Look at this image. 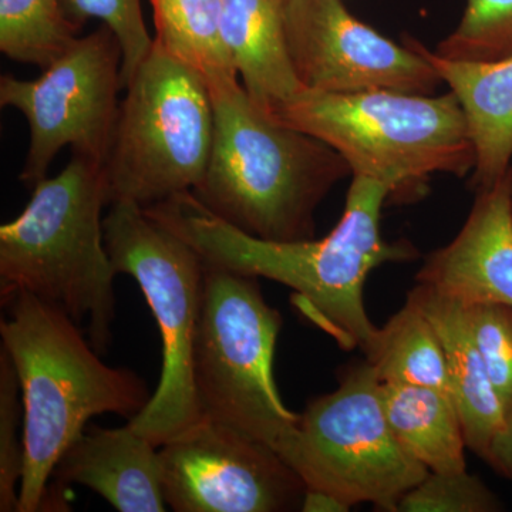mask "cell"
<instances>
[{
  "mask_svg": "<svg viewBox=\"0 0 512 512\" xmlns=\"http://www.w3.org/2000/svg\"><path fill=\"white\" fill-rule=\"evenodd\" d=\"M390 195L386 184L353 175L342 220L328 237L295 242L251 237L211 214L192 192L144 211L191 245L205 265L293 289L309 319L343 348L365 353L379 332L365 308L367 276L377 266L417 255L410 242H389L380 234V215Z\"/></svg>",
  "mask_w": 512,
  "mask_h": 512,
  "instance_id": "obj_1",
  "label": "cell"
},
{
  "mask_svg": "<svg viewBox=\"0 0 512 512\" xmlns=\"http://www.w3.org/2000/svg\"><path fill=\"white\" fill-rule=\"evenodd\" d=\"M6 305L0 336L16 367L25 410L19 512L43 511L57 461L87 421L107 413L131 420L153 394L133 370L106 365L83 329L56 306L28 292L16 293Z\"/></svg>",
  "mask_w": 512,
  "mask_h": 512,
  "instance_id": "obj_2",
  "label": "cell"
},
{
  "mask_svg": "<svg viewBox=\"0 0 512 512\" xmlns=\"http://www.w3.org/2000/svg\"><path fill=\"white\" fill-rule=\"evenodd\" d=\"M210 90L214 143L192 194L215 217L275 242L315 237V212L352 174L335 148L259 109L239 80Z\"/></svg>",
  "mask_w": 512,
  "mask_h": 512,
  "instance_id": "obj_3",
  "label": "cell"
},
{
  "mask_svg": "<svg viewBox=\"0 0 512 512\" xmlns=\"http://www.w3.org/2000/svg\"><path fill=\"white\" fill-rule=\"evenodd\" d=\"M110 204L103 165L73 156L43 178L15 220L0 227V295L28 292L70 316L103 355L113 340L114 276L101 211Z\"/></svg>",
  "mask_w": 512,
  "mask_h": 512,
  "instance_id": "obj_4",
  "label": "cell"
},
{
  "mask_svg": "<svg viewBox=\"0 0 512 512\" xmlns=\"http://www.w3.org/2000/svg\"><path fill=\"white\" fill-rule=\"evenodd\" d=\"M268 116L335 148L352 175L380 181L392 195L419 190L433 174L463 177L476 165L466 114L453 92L303 89Z\"/></svg>",
  "mask_w": 512,
  "mask_h": 512,
  "instance_id": "obj_5",
  "label": "cell"
},
{
  "mask_svg": "<svg viewBox=\"0 0 512 512\" xmlns=\"http://www.w3.org/2000/svg\"><path fill=\"white\" fill-rule=\"evenodd\" d=\"M281 328V313L266 303L256 278L205 265L194 345L201 417L268 444L282 458L299 414L288 410L275 383Z\"/></svg>",
  "mask_w": 512,
  "mask_h": 512,
  "instance_id": "obj_6",
  "label": "cell"
},
{
  "mask_svg": "<svg viewBox=\"0 0 512 512\" xmlns=\"http://www.w3.org/2000/svg\"><path fill=\"white\" fill-rule=\"evenodd\" d=\"M124 89L103 165L110 204L147 208L197 190L214 143V106L204 79L154 40Z\"/></svg>",
  "mask_w": 512,
  "mask_h": 512,
  "instance_id": "obj_7",
  "label": "cell"
},
{
  "mask_svg": "<svg viewBox=\"0 0 512 512\" xmlns=\"http://www.w3.org/2000/svg\"><path fill=\"white\" fill-rule=\"evenodd\" d=\"M103 228L114 269L136 279L163 340L160 383L143 412L128 421L160 448L201 417L194 386V345L205 265L191 245L136 202H111Z\"/></svg>",
  "mask_w": 512,
  "mask_h": 512,
  "instance_id": "obj_8",
  "label": "cell"
},
{
  "mask_svg": "<svg viewBox=\"0 0 512 512\" xmlns=\"http://www.w3.org/2000/svg\"><path fill=\"white\" fill-rule=\"evenodd\" d=\"M282 458L306 488L336 495L350 507L370 503L384 512H397L404 495L429 474L390 429L382 380L367 362L299 414Z\"/></svg>",
  "mask_w": 512,
  "mask_h": 512,
  "instance_id": "obj_9",
  "label": "cell"
},
{
  "mask_svg": "<svg viewBox=\"0 0 512 512\" xmlns=\"http://www.w3.org/2000/svg\"><path fill=\"white\" fill-rule=\"evenodd\" d=\"M123 53L116 35L101 26L74 39L35 80L0 77V106L29 124L30 144L20 180L35 187L63 147L104 165L119 119Z\"/></svg>",
  "mask_w": 512,
  "mask_h": 512,
  "instance_id": "obj_10",
  "label": "cell"
},
{
  "mask_svg": "<svg viewBox=\"0 0 512 512\" xmlns=\"http://www.w3.org/2000/svg\"><path fill=\"white\" fill-rule=\"evenodd\" d=\"M165 503L177 512L301 510L306 485L262 441L200 417L158 450Z\"/></svg>",
  "mask_w": 512,
  "mask_h": 512,
  "instance_id": "obj_11",
  "label": "cell"
},
{
  "mask_svg": "<svg viewBox=\"0 0 512 512\" xmlns=\"http://www.w3.org/2000/svg\"><path fill=\"white\" fill-rule=\"evenodd\" d=\"M286 50L305 90L433 94L439 73L406 42L399 46L356 19L342 0H284Z\"/></svg>",
  "mask_w": 512,
  "mask_h": 512,
  "instance_id": "obj_12",
  "label": "cell"
},
{
  "mask_svg": "<svg viewBox=\"0 0 512 512\" xmlns=\"http://www.w3.org/2000/svg\"><path fill=\"white\" fill-rule=\"evenodd\" d=\"M512 168L493 187L477 191L456 238L427 256L417 284L463 305L512 306Z\"/></svg>",
  "mask_w": 512,
  "mask_h": 512,
  "instance_id": "obj_13",
  "label": "cell"
},
{
  "mask_svg": "<svg viewBox=\"0 0 512 512\" xmlns=\"http://www.w3.org/2000/svg\"><path fill=\"white\" fill-rule=\"evenodd\" d=\"M156 444L130 424L119 429L90 427L67 447L53 470V484H79L120 512L167 510Z\"/></svg>",
  "mask_w": 512,
  "mask_h": 512,
  "instance_id": "obj_14",
  "label": "cell"
},
{
  "mask_svg": "<svg viewBox=\"0 0 512 512\" xmlns=\"http://www.w3.org/2000/svg\"><path fill=\"white\" fill-rule=\"evenodd\" d=\"M436 329L446 356L451 397L463 424L467 447L487 461L503 430L505 410L471 333L461 302L431 286L417 284L409 293Z\"/></svg>",
  "mask_w": 512,
  "mask_h": 512,
  "instance_id": "obj_15",
  "label": "cell"
},
{
  "mask_svg": "<svg viewBox=\"0 0 512 512\" xmlns=\"http://www.w3.org/2000/svg\"><path fill=\"white\" fill-rule=\"evenodd\" d=\"M406 42L433 64L463 107L476 150L474 188L493 187L512 168V56L461 62L437 56L416 39Z\"/></svg>",
  "mask_w": 512,
  "mask_h": 512,
  "instance_id": "obj_16",
  "label": "cell"
},
{
  "mask_svg": "<svg viewBox=\"0 0 512 512\" xmlns=\"http://www.w3.org/2000/svg\"><path fill=\"white\" fill-rule=\"evenodd\" d=\"M222 36L242 86L266 114L303 87L284 33V0H221Z\"/></svg>",
  "mask_w": 512,
  "mask_h": 512,
  "instance_id": "obj_17",
  "label": "cell"
},
{
  "mask_svg": "<svg viewBox=\"0 0 512 512\" xmlns=\"http://www.w3.org/2000/svg\"><path fill=\"white\" fill-rule=\"evenodd\" d=\"M382 403L396 439L427 470H467L466 437L450 396L431 387L382 382Z\"/></svg>",
  "mask_w": 512,
  "mask_h": 512,
  "instance_id": "obj_18",
  "label": "cell"
},
{
  "mask_svg": "<svg viewBox=\"0 0 512 512\" xmlns=\"http://www.w3.org/2000/svg\"><path fill=\"white\" fill-rule=\"evenodd\" d=\"M156 43L212 87L239 80L221 26V0H150Z\"/></svg>",
  "mask_w": 512,
  "mask_h": 512,
  "instance_id": "obj_19",
  "label": "cell"
},
{
  "mask_svg": "<svg viewBox=\"0 0 512 512\" xmlns=\"http://www.w3.org/2000/svg\"><path fill=\"white\" fill-rule=\"evenodd\" d=\"M365 355L383 383L431 387L451 397L439 335L410 295L406 305L379 328Z\"/></svg>",
  "mask_w": 512,
  "mask_h": 512,
  "instance_id": "obj_20",
  "label": "cell"
},
{
  "mask_svg": "<svg viewBox=\"0 0 512 512\" xmlns=\"http://www.w3.org/2000/svg\"><path fill=\"white\" fill-rule=\"evenodd\" d=\"M60 0H0V50L45 70L77 37Z\"/></svg>",
  "mask_w": 512,
  "mask_h": 512,
  "instance_id": "obj_21",
  "label": "cell"
},
{
  "mask_svg": "<svg viewBox=\"0 0 512 512\" xmlns=\"http://www.w3.org/2000/svg\"><path fill=\"white\" fill-rule=\"evenodd\" d=\"M434 53L461 62H495L512 56V0H468L456 30Z\"/></svg>",
  "mask_w": 512,
  "mask_h": 512,
  "instance_id": "obj_22",
  "label": "cell"
},
{
  "mask_svg": "<svg viewBox=\"0 0 512 512\" xmlns=\"http://www.w3.org/2000/svg\"><path fill=\"white\" fill-rule=\"evenodd\" d=\"M25 423L22 389L12 357L0 346V511L19 512V491L25 473Z\"/></svg>",
  "mask_w": 512,
  "mask_h": 512,
  "instance_id": "obj_23",
  "label": "cell"
},
{
  "mask_svg": "<svg viewBox=\"0 0 512 512\" xmlns=\"http://www.w3.org/2000/svg\"><path fill=\"white\" fill-rule=\"evenodd\" d=\"M64 15L74 28L82 30L87 20L99 19L119 40L121 62V87L143 63L154 39L148 33L141 10V0H60Z\"/></svg>",
  "mask_w": 512,
  "mask_h": 512,
  "instance_id": "obj_24",
  "label": "cell"
},
{
  "mask_svg": "<svg viewBox=\"0 0 512 512\" xmlns=\"http://www.w3.org/2000/svg\"><path fill=\"white\" fill-rule=\"evenodd\" d=\"M504 505L467 470L433 473L400 500L397 512H498Z\"/></svg>",
  "mask_w": 512,
  "mask_h": 512,
  "instance_id": "obj_25",
  "label": "cell"
},
{
  "mask_svg": "<svg viewBox=\"0 0 512 512\" xmlns=\"http://www.w3.org/2000/svg\"><path fill=\"white\" fill-rule=\"evenodd\" d=\"M464 309L507 416L512 410V306L474 303L464 305Z\"/></svg>",
  "mask_w": 512,
  "mask_h": 512,
  "instance_id": "obj_26",
  "label": "cell"
},
{
  "mask_svg": "<svg viewBox=\"0 0 512 512\" xmlns=\"http://www.w3.org/2000/svg\"><path fill=\"white\" fill-rule=\"evenodd\" d=\"M498 474L512 481V410L505 416L503 430L495 437L487 461Z\"/></svg>",
  "mask_w": 512,
  "mask_h": 512,
  "instance_id": "obj_27",
  "label": "cell"
},
{
  "mask_svg": "<svg viewBox=\"0 0 512 512\" xmlns=\"http://www.w3.org/2000/svg\"><path fill=\"white\" fill-rule=\"evenodd\" d=\"M350 508L352 507L336 495L313 488H306L301 505L303 512H348Z\"/></svg>",
  "mask_w": 512,
  "mask_h": 512,
  "instance_id": "obj_28",
  "label": "cell"
},
{
  "mask_svg": "<svg viewBox=\"0 0 512 512\" xmlns=\"http://www.w3.org/2000/svg\"><path fill=\"white\" fill-rule=\"evenodd\" d=\"M511 202H512V192H511Z\"/></svg>",
  "mask_w": 512,
  "mask_h": 512,
  "instance_id": "obj_29",
  "label": "cell"
}]
</instances>
